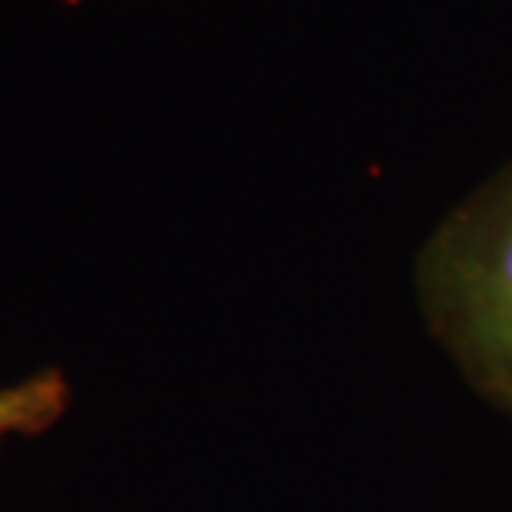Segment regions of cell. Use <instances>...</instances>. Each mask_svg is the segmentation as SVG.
<instances>
[{
  "label": "cell",
  "mask_w": 512,
  "mask_h": 512,
  "mask_svg": "<svg viewBox=\"0 0 512 512\" xmlns=\"http://www.w3.org/2000/svg\"><path fill=\"white\" fill-rule=\"evenodd\" d=\"M67 399L70 386L54 370L4 386L0 389V439L47 429L67 409Z\"/></svg>",
  "instance_id": "cell-2"
},
{
  "label": "cell",
  "mask_w": 512,
  "mask_h": 512,
  "mask_svg": "<svg viewBox=\"0 0 512 512\" xmlns=\"http://www.w3.org/2000/svg\"><path fill=\"white\" fill-rule=\"evenodd\" d=\"M413 290L429 336L459 376L512 416V163L429 230Z\"/></svg>",
  "instance_id": "cell-1"
}]
</instances>
